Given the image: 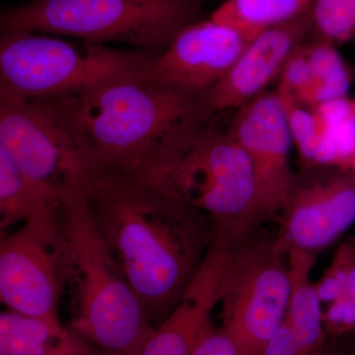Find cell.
<instances>
[{
    "instance_id": "d6986e66",
    "label": "cell",
    "mask_w": 355,
    "mask_h": 355,
    "mask_svg": "<svg viewBox=\"0 0 355 355\" xmlns=\"http://www.w3.org/2000/svg\"><path fill=\"white\" fill-rule=\"evenodd\" d=\"M16 169L6 151L0 147V238L8 229L23 223L33 212L44 205Z\"/></svg>"
},
{
    "instance_id": "2e32d148",
    "label": "cell",
    "mask_w": 355,
    "mask_h": 355,
    "mask_svg": "<svg viewBox=\"0 0 355 355\" xmlns=\"http://www.w3.org/2000/svg\"><path fill=\"white\" fill-rule=\"evenodd\" d=\"M317 256L288 248L291 288L286 320L295 338L299 355H320L326 345L322 302L311 279Z\"/></svg>"
},
{
    "instance_id": "4316f807",
    "label": "cell",
    "mask_w": 355,
    "mask_h": 355,
    "mask_svg": "<svg viewBox=\"0 0 355 355\" xmlns=\"http://www.w3.org/2000/svg\"></svg>"
},
{
    "instance_id": "6da1fadb",
    "label": "cell",
    "mask_w": 355,
    "mask_h": 355,
    "mask_svg": "<svg viewBox=\"0 0 355 355\" xmlns=\"http://www.w3.org/2000/svg\"><path fill=\"white\" fill-rule=\"evenodd\" d=\"M83 189L110 253L159 326L209 254L211 221L188 203L132 180L95 173Z\"/></svg>"
},
{
    "instance_id": "44dd1931",
    "label": "cell",
    "mask_w": 355,
    "mask_h": 355,
    "mask_svg": "<svg viewBox=\"0 0 355 355\" xmlns=\"http://www.w3.org/2000/svg\"><path fill=\"white\" fill-rule=\"evenodd\" d=\"M310 35L335 46L355 38V0H313Z\"/></svg>"
},
{
    "instance_id": "52a82bcc",
    "label": "cell",
    "mask_w": 355,
    "mask_h": 355,
    "mask_svg": "<svg viewBox=\"0 0 355 355\" xmlns=\"http://www.w3.org/2000/svg\"><path fill=\"white\" fill-rule=\"evenodd\" d=\"M222 240V329L240 355H261L286 319L291 288L288 247L277 231L261 228L236 241Z\"/></svg>"
},
{
    "instance_id": "603a6c76",
    "label": "cell",
    "mask_w": 355,
    "mask_h": 355,
    "mask_svg": "<svg viewBox=\"0 0 355 355\" xmlns=\"http://www.w3.org/2000/svg\"><path fill=\"white\" fill-rule=\"evenodd\" d=\"M191 355H240V352L223 329L212 327L202 336Z\"/></svg>"
},
{
    "instance_id": "7c38bea8",
    "label": "cell",
    "mask_w": 355,
    "mask_h": 355,
    "mask_svg": "<svg viewBox=\"0 0 355 355\" xmlns=\"http://www.w3.org/2000/svg\"><path fill=\"white\" fill-rule=\"evenodd\" d=\"M251 40L227 25L202 18L182 30L156 55L151 70L163 80L209 93Z\"/></svg>"
},
{
    "instance_id": "7a4b0ae2",
    "label": "cell",
    "mask_w": 355,
    "mask_h": 355,
    "mask_svg": "<svg viewBox=\"0 0 355 355\" xmlns=\"http://www.w3.org/2000/svg\"><path fill=\"white\" fill-rule=\"evenodd\" d=\"M153 60L67 96L93 173L142 183L216 114L209 92L159 78Z\"/></svg>"
},
{
    "instance_id": "ffe728a7",
    "label": "cell",
    "mask_w": 355,
    "mask_h": 355,
    "mask_svg": "<svg viewBox=\"0 0 355 355\" xmlns=\"http://www.w3.org/2000/svg\"><path fill=\"white\" fill-rule=\"evenodd\" d=\"M275 92L286 112L292 142L297 150L302 169H310L314 167L322 132L316 112L282 89L277 88Z\"/></svg>"
},
{
    "instance_id": "d4e9b609",
    "label": "cell",
    "mask_w": 355,
    "mask_h": 355,
    "mask_svg": "<svg viewBox=\"0 0 355 355\" xmlns=\"http://www.w3.org/2000/svg\"><path fill=\"white\" fill-rule=\"evenodd\" d=\"M320 355H355V350L340 342V338H328Z\"/></svg>"
},
{
    "instance_id": "9c48e42d",
    "label": "cell",
    "mask_w": 355,
    "mask_h": 355,
    "mask_svg": "<svg viewBox=\"0 0 355 355\" xmlns=\"http://www.w3.org/2000/svg\"><path fill=\"white\" fill-rule=\"evenodd\" d=\"M58 202L40 207L0 238V305L60 326L67 268Z\"/></svg>"
},
{
    "instance_id": "e0dca14e",
    "label": "cell",
    "mask_w": 355,
    "mask_h": 355,
    "mask_svg": "<svg viewBox=\"0 0 355 355\" xmlns=\"http://www.w3.org/2000/svg\"><path fill=\"white\" fill-rule=\"evenodd\" d=\"M313 0H224L209 18L253 39L257 35L298 19Z\"/></svg>"
},
{
    "instance_id": "9a60e30c",
    "label": "cell",
    "mask_w": 355,
    "mask_h": 355,
    "mask_svg": "<svg viewBox=\"0 0 355 355\" xmlns=\"http://www.w3.org/2000/svg\"><path fill=\"white\" fill-rule=\"evenodd\" d=\"M0 355H104L71 327L15 311L0 312Z\"/></svg>"
},
{
    "instance_id": "484cf974",
    "label": "cell",
    "mask_w": 355,
    "mask_h": 355,
    "mask_svg": "<svg viewBox=\"0 0 355 355\" xmlns=\"http://www.w3.org/2000/svg\"><path fill=\"white\" fill-rule=\"evenodd\" d=\"M343 169L350 170V171L355 173V155L354 156V157L350 159L349 162L345 166V168H343Z\"/></svg>"
},
{
    "instance_id": "ba28073f",
    "label": "cell",
    "mask_w": 355,
    "mask_h": 355,
    "mask_svg": "<svg viewBox=\"0 0 355 355\" xmlns=\"http://www.w3.org/2000/svg\"><path fill=\"white\" fill-rule=\"evenodd\" d=\"M0 147L44 202L83 188L92 169L64 97L0 99Z\"/></svg>"
},
{
    "instance_id": "ac0fdd59",
    "label": "cell",
    "mask_w": 355,
    "mask_h": 355,
    "mask_svg": "<svg viewBox=\"0 0 355 355\" xmlns=\"http://www.w3.org/2000/svg\"><path fill=\"white\" fill-rule=\"evenodd\" d=\"M302 49L312 70L313 80L296 99L315 107L336 98L347 97L352 76L335 46L313 40L306 41Z\"/></svg>"
},
{
    "instance_id": "7402d4cb",
    "label": "cell",
    "mask_w": 355,
    "mask_h": 355,
    "mask_svg": "<svg viewBox=\"0 0 355 355\" xmlns=\"http://www.w3.org/2000/svg\"><path fill=\"white\" fill-rule=\"evenodd\" d=\"M323 324L328 338H340L355 328V300L345 295L329 303L323 310Z\"/></svg>"
},
{
    "instance_id": "277c9868",
    "label": "cell",
    "mask_w": 355,
    "mask_h": 355,
    "mask_svg": "<svg viewBox=\"0 0 355 355\" xmlns=\"http://www.w3.org/2000/svg\"><path fill=\"white\" fill-rule=\"evenodd\" d=\"M142 184L202 211L211 221L214 237L236 241L263 225L251 161L211 121Z\"/></svg>"
},
{
    "instance_id": "3957f363",
    "label": "cell",
    "mask_w": 355,
    "mask_h": 355,
    "mask_svg": "<svg viewBox=\"0 0 355 355\" xmlns=\"http://www.w3.org/2000/svg\"><path fill=\"white\" fill-rule=\"evenodd\" d=\"M57 214L73 302L70 327L104 355H139L156 327L110 253L83 189L64 191Z\"/></svg>"
},
{
    "instance_id": "8992f818",
    "label": "cell",
    "mask_w": 355,
    "mask_h": 355,
    "mask_svg": "<svg viewBox=\"0 0 355 355\" xmlns=\"http://www.w3.org/2000/svg\"><path fill=\"white\" fill-rule=\"evenodd\" d=\"M155 53L67 42L44 33L0 32V99H53L150 64Z\"/></svg>"
},
{
    "instance_id": "4fadbf2b",
    "label": "cell",
    "mask_w": 355,
    "mask_h": 355,
    "mask_svg": "<svg viewBox=\"0 0 355 355\" xmlns=\"http://www.w3.org/2000/svg\"><path fill=\"white\" fill-rule=\"evenodd\" d=\"M310 36L309 12L270 28L251 40L232 67L210 90L216 112L237 110L268 90L287 60Z\"/></svg>"
},
{
    "instance_id": "8fae6325",
    "label": "cell",
    "mask_w": 355,
    "mask_h": 355,
    "mask_svg": "<svg viewBox=\"0 0 355 355\" xmlns=\"http://www.w3.org/2000/svg\"><path fill=\"white\" fill-rule=\"evenodd\" d=\"M277 220L287 247L317 256L355 223V173L336 167L302 169Z\"/></svg>"
},
{
    "instance_id": "cb8c5ba5",
    "label": "cell",
    "mask_w": 355,
    "mask_h": 355,
    "mask_svg": "<svg viewBox=\"0 0 355 355\" xmlns=\"http://www.w3.org/2000/svg\"><path fill=\"white\" fill-rule=\"evenodd\" d=\"M261 355H299L295 338L286 319L266 343Z\"/></svg>"
},
{
    "instance_id": "5b68a950",
    "label": "cell",
    "mask_w": 355,
    "mask_h": 355,
    "mask_svg": "<svg viewBox=\"0 0 355 355\" xmlns=\"http://www.w3.org/2000/svg\"><path fill=\"white\" fill-rule=\"evenodd\" d=\"M205 0H32L0 8V32L29 31L160 55L182 30L202 19Z\"/></svg>"
},
{
    "instance_id": "5bb4252c",
    "label": "cell",
    "mask_w": 355,
    "mask_h": 355,
    "mask_svg": "<svg viewBox=\"0 0 355 355\" xmlns=\"http://www.w3.org/2000/svg\"><path fill=\"white\" fill-rule=\"evenodd\" d=\"M225 247L216 241L178 304L147 340L139 355H191L214 327L211 315L220 303Z\"/></svg>"
},
{
    "instance_id": "30bf717a",
    "label": "cell",
    "mask_w": 355,
    "mask_h": 355,
    "mask_svg": "<svg viewBox=\"0 0 355 355\" xmlns=\"http://www.w3.org/2000/svg\"><path fill=\"white\" fill-rule=\"evenodd\" d=\"M227 132L251 161L261 220H277L297 177L291 165L293 142L277 92L266 90L237 109Z\"/></svg>"
}]
</instances>
